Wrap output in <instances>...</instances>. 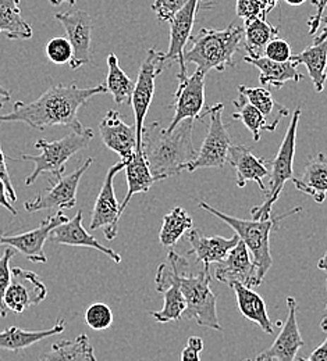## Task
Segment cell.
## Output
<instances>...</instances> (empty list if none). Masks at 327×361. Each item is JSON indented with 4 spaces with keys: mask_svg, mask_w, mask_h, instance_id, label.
<instances>
[{
    "mask_svg": "<svg viewBox=\"0 0 327 361\" xmlns=\"http://www.w3.org/2000/svg\"><path fill=\"white\" fill-rule=\"evenodd\" d=\"M321 32L318 35H315V39H314V44H321L323 41L327 39V16H323V20H322V24H321Z\"/></svg>",
    "mask_w": 327,
    "mask_h": 361,
    "instance_id": "47",
    "label": "cell"
},
{
    "mask_svg": "<svg viewBox=\"0 0 327 361\" xmlns=\"http://www.w3.org/2000/svg\"><path fill=\"white\" fill-rule=\"evenodd\" d=\"M278 1H279V0H268V4H269V10H270V11H272V10H273V8L278 6Z\"/></svg>",
    "mask_w": 327,
    "mask_h": 361,
    "instance_id": "52",
    "label": "cell"
},
{
    "mask_svg": "<svg viewBox=\"0 0 327 361\" xmlns=\"http://www.w3.org/2000/svg\"><path fill=\"white\" fill-rule=\"evenodd\" d=\"M93 139H94V131L91 128H85V131L81 134L71 133L53 142H49L47 139H40L38 142H35V147L41 150V154L38 156L23 154L20 159L10 157V160L11 161L27 160L34 163V171L25 180L27 186L32 185L35 180H38V177H41L45 173H50L56 178H60L66 173L67 161L78 152L88 147Z\"/></svg>",
    "mask_w": 327,
    "mask_h": 361,
    "instance_id": "6",
    "label": "cell"
},
{
    "mask_svg": "<svg viewBox=\"0 0 327 361\" xmlns=\"http://www.w3.org/2000/svg\"><path fill=\"white\" fill-rule=\"evenodd\" d=\"M38 361H96L94 348L87 335L81 334L74 339H66L52 345Z\"/></svg>",
    "mask_w": 327,
    "mask_h": 361,
    "instance_id": "30",
    "label": "cell"
},
{
    "mask_svg": "<svg viewBox=\"0 0 327 361\" xmlns=\"http://www.w3.org/2000/svg\"><path fill=\"white\" fill-rule=\"evenodd\" d=\"M105 87L112 93L117 104H130L133 99V92L136 82L120 68L119 59L114 53L107 56V77Z\"/></svg>",
    "mask_w": 327,
    "mask_h": 361,
    "instance_id": "33",
    "label": "cell"
},
{
    "mask_svg": "<svg viewBox=\"0 0 327 361\" xmlns=\"http://www.w3.org/2000/svg\"><path fill=\"white\" fill-rule=\"evenodd\" d=\"M126 177H127V195L124 197V200L120 203V212L123 214V212L126 210V207L129 206L130 200L133 199L134 195H140V193H148L149 189L159 180H163L159 177H155L150 170L149 166L143 157L142 150H136L134 154L131 156V159L126 163Z\"/></svg>",
    "mask_w": 327,
    "mask_h": 361,
    "instance_id": "24",
    "label": "cell"
},
{
    "mask_svg": "<svg viewBox=\"0 0 327 361\" xmlns=\"http://www.w3.org/2000/svg\"><path fill=\"white\" fill-rule=\"evenodd\" d=\"M14 255H16V250L13 247H7L0 257V310L4 317L7 314V307L4 306V293L11 281L10 262L14 257Z\"/></svg>",
    "mask_w": 327,
    "mask_h": 361,
    "instance_id": "39",
    "label": "cell"
},
{
    "mask_svg": "<svg viewBox=\"0 0 327 361\" xmlns=\"http://www.w3.org/2000/svg\"><path fill=\"white\" fill-rule=\"evenodd\" d=\"M54 18L63 25L67 39L73 47V59L70 67L77 70L93 60V18L84 10H70L57 13Z\"/></svg>",
    "mask_w": 327,
    "mask_h": 361,
    "instance_id": "13",
    "label": "cell"
},
{
    "mask_svg": "<svg viewBox=\"0 0 327 361\" xmlns=\"http://www.w3.org/2000/svg\"><path fill=\"white\" fill-rule=\"evenodd\" d=\"M291 46L288 45V42H285L281 38L273 39L269 45L265 49V56L266 59L272 60V61H278V63H287L291 60Z\"/></svg>",
    "mask_w": 327,
    "mask_h": 361,
    "instance_id": "41",
    "label": "cell"
},
{
    "mask_svg": "<svg viewBox=\"0 0 327 361\" xmlns=\"http://www.w3.org/2000/svg\"><path fill=\"white\" fill-rule=\"evenodd\" d=\"M186 3L187 0H155L152 3V10L160 21L170 23Z\"/></svg>",
    "mask_w": 327,
    "mask_h": 361,
    "instance_id": "40",
    "label": "cell"
},
{
    "mask_svg": "<svg viewBox=\"0 0 327 361\" xmlns=\"http://www.w3.org/2000/svg\"><path fill=\"white\" fill-rule=\"evenodd\" d=\"M321 328L327 334V318H323L321 322ZM298 361H327V338L326 341L318 346L309 357H298Z\"/></svg>",
    "mask_w": 327,
    "mask_h": 361,
    "instance_id": "45",
    "label": "cell"
},
{
    "mask_svg": "<svg viewBox=\"0 0 327 361\" xmlns=\"http://www.w3.org/2000/svg\"><path fill=\"white\" fill-rule=\"evenodd\" d=\"M239 93H242L251 104H254L266 120V131H276L281 118L290 116V110L281 106L275 100L272 93L265 88H248L245 85H238Z\"/></svg>",
    "mask_w": 327,
    "mask_h": 361,
    "instance_id": "28",
    "label": "cell"
},
{
    "mask_svg": "<svg viewBox=\"0 0 327 361\" xmlns=\"http://www.w3.org/2000/svg\"><path fill=\"white\" fill-rule=\"evenodd\" d=\"M7 157L4 156L3 150H1V145H0V180L4 182L6 185V189H7V196L11 202H16L17 200V195H16V190L13 188V183L10 180V176H8V170H7Z\"/></svg>",
    "mask_w": 327,
    "mask_h": 361,
    "instance_id": "44",
    "label": "cell"
},
{
    "mask_svg": "<svg viewBox=\"0 0 327 361\" xmlns=\"http://www.w3.org/2000/svg\"><path fill=\"white\" fill-rule=\"evenodd\" d=\"M49 3H50L52 6H60V4H63V3H69V6H76L77 0H49Z\"/></svg>",
    "mask_w": 327,
    "mask_h": 361,
    "instance_id": "49",
    "label": "cell"
},
{
    "mask_svg": "<svg viewBox=\"0 0 327 361\" xmlns=\"http://www.w3.org/2000/svg\"><path fill=\"white\" fill-rule=\"evenodd\" d=\"M47 56L49 60L54 64H70L73 59V47L70 45L67 38L57 37L47 42Z\"/></svg>",
    "mask_w": 327,
    "mask_h": 361,
    "instance_id": "38",
    "label": "cell"
},
{
    "mask_svg": "<svg viewBox=\"0 0 327 361\" xmlns=\"http://www.w3.org/2000/svg\"><path fill=\"white\" fill-rule=\"evenodd\" d=\"M223 109L225 106L222 103L205 109L202 120L206 116L209 117L208 134L196 159L186 167L188 173H194L199 169H223L227 163L229 150L232 147V136L222 118Z\"/></svg>",
    "mask_w": 327,
    "mask_h": 361,
    "instance_id": "8",
    "label": "cell"
},
{
    "mask_svg": "<svg viewBox=\"0 0 327 361\" xmlns=\"http://www.w3.org/2000/svg\"><path fill=\"white\" fill-rule=\"evenodd\" d=\"M326 80H327V71H326Z\"/></svg>",
    "mask_w": 327,
    "mask_h": 361,
    "instance_id": "55",
    "label": "cell"
},
{
    "mask_svg": "<svg viewBox=\"0 0 327 361\" xmlns=\"http://www.w3.org/2000/svg\"><path fill=\"white\" fill-rule=\"evenodd\" d=\"M215 278L222 283H227L229 286L241 283L251 289L262 283L258 278L251 253L241 240L234 246L223 262L218 263Z\"/></svg>",
    "mask_w": 327,
    "mask_h": 361,
    "instance_id": "17",
    "label": "cell"
},
{
    "mask_svg": "<svg viewBox=\"0 0 327 361\" xmlns=\"http://www.w3.org/2000/svg\"><path fill=\"white\" fill-rule=\"evenodd\" d=\"M69 221V217L63 212H57L49 216L41 226L32 231L23 232L18 235H3L0 233V245L13 247L16 252L24 255L32 263H47V257L44 252V246L49 240L50 232L57 226Z\"/></svg>",
    "mask_w": 327,
    "mask_h": 361,
    "instance_id": "15",
    "label": "cell"
},
{
    "mask_svg": "<svg viewBox=\"0 0 327 361\" xmlns=\"http://www.w3.org/2000/svg\"><path fill=\"white\" fill-rule=\"evenodd\" d=\"M47 295V285L38 274L16 267L11 270V281L4 293V306L14 313H23L42 303Z\"/></svg>",
    "mask_w": 327,
    "mask_h": 361,
    "instance_id": "14",
    "label": "cell"
},
{
    "mask_svg": "<svg viewBox=\"0 0 327 361\" xmlns=\"http://www.w3.org/2000/svg\"><path fill=\"white\" fill-rule=\"evenodd\" d=\"M301 109L297 107L292 113L291 123L287 128V133L283 139L280 149L270 161V174H269V186H266V199L261 206H256L251 210L252 220L268 219L272 216V207L279 200L283 188L287 180H294V156H295V145H297V131L298 123L301 118Z\"/></svg>",
    "mask_w": 327,
    "mask_h": 361,
    "instance_id": "7",
    "label": "cell"
},
{
    "mask_svg": "<svg viewBox=\"0 0 327 361\" xmlns=\"http://www.w3.org/2000/svg\"><path fill=\"white\" fill-rule=\"evenodd\" d=\"M83 210H78L76 217L69 220L67 223L54 228L50 232L49 240L57 245L66 246H78V247H90L95 249L106 256H109L114 263H121V256L116 253L113 249L103 246L97 239L90 235V232L83 226Z\"/></svg>",
    "mask_w": 327,
    "mask_h": 361,
    "instance_id": "21",
    "label": "cell"
},
{
    "mask_svg": "<svg viewBox=\"0 0 327 361\" xmlns=\"http://www.w3.org/2000/svg\"><path fill=\"white\" fill-rule=\"evenodd\" d=\"M285 3H288L290 6H301L304 4L307 0H284Z\"/></svg>",
    "mask_w": 327,
    "mask_h": 361,
    "instance_id": "51",
    "label": "cell"
},
{
    "mask_svg": "<svg viewBox=\"0 0 327 361\" xmlns=\"http://www.w3.org/2000/svg\"><path fill=\"white\" fill-rule=\"evenodd\" d=\"M99 134L106 147L117 153L124 163L131 159L137 149L136 126L126 124L116 110H109L99 123Z\"/></svg>",
    "mask_w": 327,
    "mask_h": 361,
    "instance_id": "19",
    "label": "cell"
},
{
    "mask_svg": "<svg viewBox=\"0 0 327 361\" xmlns=\"http://www.w3.org/2000/svg\"><path fill=\"white\" fill-rule=\"evenodd\" d=\"M227 161L235 170L238 188H244L248 182H255L259 185L262 192L266 193L263 180L270 174V163L266 159L256 157L248 146L232 145Z\"/></svg>",
    "mask_w": 327,
    "mask_h": 361,
    "instance_id": "20",
    "label": "cell"
},
{
    "mask_svg": "<svg viewBox=\"0 0 327 361\" xmlns=\"http://www.w3.org/2000/svg\"><path fill=\"white\" fill-rule=\"evenodd\" d=\"M318 269L327 272V253L318 262Z\"/></svg>",
    "mask_w": 327,
    "mask_h": 361,
    "instance_id": "50",
    "label": "cell"
},
{
    "mask_svg": "<svg viewBox=\"0 0 327 361\" xmlns=\"http://www.w3.org/2000/svg\"><path fill=\"white\" fill-rule=\"evenodd\" d=\"M187 239L191 245L188 255H194L195 260L203 266L223 262L230 250L239 242V238L234 235L226 239L223 236H206L199 229L192 228L187 232Z\"/></svg>",
    "mask_w": 327,
    "mask_h": 361,
    "instance_id": "22",
    "label": "cell"
},
{
    "mask_svg": "<svg viewBox=\"0 0 327 361\" xmlns=\"http://www.w3.org/2000/svg\"><path fill=\"white\" fill-rule=\"evenodd\" d=\"M244 61L259 70L261 73L259 80L262 85H272L275 88H283V85L288 81L299 82L302 80V74L297 70L298 64L294 61L278 63L266 57L251 59L248 56L244 57Z\"/></svg>",
    "mask_w": 327,
    "mask_h": 361,
    "instance_id": "25",
    "label": "cell"
},
{
    "mask_svg": "<svg viewBox=\"0 0 327 361\" xmlns=\"http://www.w3.org/2000/svg\"><path fill=\"white\" fill-rule=\"evenodd\" d=\"M233 106L235 107V111L233 113L234 120H239L248 131L254 136V140L261 139V133L262 130L266 131V120L261 114V111L249 103V100L239 93L238 99L233 100Z\"/></svg>",
    "mask_w": 327,
    "mask_h": 361,
    "instance_id": "35",
    "label": "cell"
},
{
    "mask_svg": "<svg viewBox=\"0 0 327 361\" xmlns=\"http://www.w3.org/2000/svg\"><path fill=\"white\" fill-rule=\"evenodd\" d=\"M326 312H327V305H326Z\"/></svg>",
    "mask_w": 327,
    "mask_h": 361,
    "instance_id": "57",
    "label": "cell"
},
{
    "mask_svg": "<svg viewBox=\"0 0 327 361\" xmlns=\"http://www.w3.org/2000/svg\"><path fill=\"white\" fill-rule=\"evenodd\" d=\"M279 35V28L269 24L265 18L244 21V42L248 57L259 59L265 56V49Z\"/></svg>",
    "mask_w": 327,
    "mask_h": 361,
    "instance_id": "29",
    "label": "cell"
},
{
    "mask_svg": "<svg viewBox=\"0 0 327 361\" xmlns=\"http://www.w3.org/2000/svg\"><path fill=\"white\" fill-rule=\"evenodd\" d=\"M126 163L120 161L112 166L105 177L100 192L96 197L94 210H93V220L90 229H99L102 228L107 240L116 239L119 233V221L121 217L120 203L117 202L114 193V177L124 170Z\"/></svg>",
    "mask_w": 327,
    "mask_h": 361,
    "instance_id": "12",
    "label": "cell"
},
{
    "mask_svg": "<svg viewBox=\"0 0 327 361\" xmlns=\"http://www.w3.org/2000/svg\"><path fill=\"white\" fill-rule=\"evenodd\" d=\"M299 64H304L308 70V74L312 80L314 88L316 92H322L325 88L327 68V39L321 44H314L298 54H292L291 60Z\"/></svg>",
    "mask_w": 327,
    "mask_h": 361,
    "instance_id": "31",
    "label": "cell"
},
{
    "mask_svg": "<svg viewBox=\"0 0 327 361\" xmlns=\"http://www.w3.org/2000/svg\"><path fill=\"white\" fill-rule=\"evenodd\" d=\"M85 321L95 331L107 329L113 324L112 309L105 303H94L85 312Z\"/></svg>",
    "mask_w": 327,
    "mask_h": 361,
    "instance_id": "37",
    "label": "cell"
},
{
    "mask_svg": "<svg viewBox=\"0 0 327 361\" xmlns=\"http://www.w3.org/2000/svg\"><path fill=\"white\" fill-rule=\"evenodd\" d=\"M66 329V321L59 319L52 328L42 331H25L18 326H10L0 332V349L10 352L24 350L47 338L59 335Z\"/></svg>",
    "mask_w": 327,
    "mask_h": 361,
    "instance_id": "27",
    "label": "cell"
},
{
    "mask_svg": "<svg viewBox=\"0 0 327 361\" xmlns=\"http://www.w3.org/2000/svg\"><path fill=\"white\" fill-rule=\"evenodd\" d=\"M188 269L189 263L187 259L182 257L176 271L179 288L187 302V309L182 319H195L201 326L223 331L216 309L218 296L210 289V266H203V270L195 275L188 274Z\"/></svg>",
    "mask_w": 327,
    "mask_h": 361,
    "instance_id": "5",
    "label": "cell"
},
{
    "mask_svg": "<svg viewBox=\"0 0 327 361\" xmlns=\"http://www.w3.org/2000/svg\"><path fill=\"white\" fill-rule=\"evenodd\" d=\"M163 53L159 51L156 47H150L146 53L145 60L141 64L138 78L134 87L133 92V99H131V107L134 110V117H136V131H137V149L136 150H142V131L145 127V117L148 114L149 106L152 103L153 94H155V82L156 78L163 73L166 68L163 64Z\"/></svg>",
    "mask_w": 327,
    "mask_h": 361,
    "instance_id": "9",
    "label": "cell"
},
{
    "mask_svg": "<svg viewBox=\"0 0 327 361\" xmlns=\"http://www.w3.org/2000/svg\"><path fill=\"white\" fill-rule=\"evenodd\" d=\"M0 206H3L6 210H8L13 216H17V210L11 206V203L8 200V196H7L6 185L1 180H0Z\"/></svg>",
    "mask_w": 327,
    "mask_h": 361,
    "instance_id": "46",
    "label": "cell"
},
{
    "mask_svg": "<svg viewBox=\"0 0 327 361\" xmlns=\"http://www.w3.org/2000/svg\"><path fill=\"white\" fill-rule=\"evenodd\" d=\"M203 350V341L199 336H191L187 346L182 352V361H201L199 353Z\"/></svg>",
    "mask_w": 327,
    "mask_h": 361,
    "instance_id": "42",
    "label": "cell"
},
{
    "mask_svg": "<svg viewBox=\"0 0 327 361\" xmlns=\"http://www.w3.org/2000/svg\"><path fill=\"white\" fill-rule=\"evenodd\" d=\"M232 288L235 292L237 305L241 314L246 319L258 324L265 334L272 335L275 332V328L270 321V317L268 314L265 300L251 288H246L241 283H234Z\"/></svg>",
    "mask_w": 327,
    "mask_h": 361,
    "instance_id": "26",
    "label": "cell"
},
{
    "mask_svg": "<svg viewBox=\"0 0 327 361\" xmlns=\"http://www.w3.org/2000/svg\"><path fill=\"white\" fill-rule=\"evenodd\" d=\"M295 188L305 195H309L316 203L322 204L326 200L327 156L318 153L308 159L301 178L292 180Z\"/></svg>",
    "mask_w": 327,
    "mask_h": 361,
    "instance_id": "23",
    "label": "cell"
},
{
    "mask_svg": "<svg viewBox=\"0 0 327 361\" xmlns=\"http://www.w3.org/2000/svg\"><path fill=\"white\" fill-rule=\"evenodd\" d=\"M326 289H327V282H326Z\"/></svg>",
    "mask_w": 327,
    "mask_h": 361,
    "instance_id": "56",
    "label": "cell"
},
{
    "mask_svg": "<svg viewBox=\"0 0 327 361\" xmlns=\"http://www.w3.org/2000/svg\"><path fill=\"white\" fill-rule=\"evenodd\" d=\"M199 207L206 210L208 213L213 214L223 223H226L230 228H233L235 235L239 238V240L246 246L249 250L254 264L256 267V274L259 281L262 282L266 272L270 270L273 264V259L270 255V233L273 229H278L279 223L283 219L302 212V207L292 209L283 216H270L268 219H261V220H241L233 216H227L215 207L209 206L205 202H199Z\"/></svg>",
    "mask_w": 327,
    "mask_h": 361,
    "instance_id": "4",
    "label": "cell"
},
{
    "mask_svg": "<svg viewBox=\"0 0 327 361\" xmlns=\"http://www.w3.org/2000/svg\"><path fill=\"white\" fill-rule=\"evenodd\" d=\"M206 4L203 3V6ZM203 6H202V0H187L184 7L170 21V45H169V50L163 53L162 60L165 67H169L176 61L180 64V73L177 75L179 81L188 77L187 64L184 61V51H186V46L191 41L192 28L196 21V16L203 8Z\"/></svg>",
    "mask_w": 327,
    "mask_h": 361,
    "instance_id": "11",
    "label": "cell"
},
{
    "mask_svg": "<svg viewBox=\"0 0 327 361\" xmlns=\"http://www.w3.org/2000/svg\"><path fill=\"white\" fill-rule=\"evenodd\" d=\"M311 4L316 7V13L308 20V27H309V35H315L316 31L321 28L323 13L327 7V0H311Z\"/></svg>",
    "mask_w": 327,
    "mask_h": 361,
    "instance_id": "43",
    "label": "cell"
},
{
    "mask_svg": "<svg viewBox=\"0 0 327 361\" xmlns=\"http://www.w3.org/2000/svg\"><path fill=\"white\" fill-rule=\"evenodd\" d=\"M205 77L206 74L195 71L192 75L179 81V87L174 93V117L169 126V131H173L180 123L186 120H202L205 111Z\"/></svg>",
    "mask_w": 327,
    "mask_h": 361,
    "instance_id": "16",
    "label": "cell"
},
{
    "mask_svg": "<svg viewBox=\"0 0 327 361\" xmlns=\"http://www.w3.org/2000/svg\"><path fill=\"white\" fill-rule=\"evenodd\" d=\"M21 0H0V34L8 39H30L31 25L21 13Z\"/></svg>",
    "mask_w": 327,
    "mask_h": 361,
    "instance_id": "32",
    "label": "cell"
},
{
    "mask_svg": "<svg viewBox=\"0 0 327 361\" xmlns=\"http://www.w3.org/2000/svg\"><path fill=\"white\" fill-rule=\"evenodd\" d=\"M194 226L192 217L183 207H174L163 219V226L159 232V240L165 247H173Z\"/></svg>",
    "mask_w": 327,
    "mask_h": 361,
    "instance_id": "34",
    "label": "cell"
},
{
    "mask_svg": "<svg viewBox=\"0 0 327 361\" xmlns=\"http://www.w3.org/2000/svg\"><path fill=\"white\" fill-rule=\"evenodd\" d=\"M194 120L180 123L173 131L162 128L155 121L143 127L142 131V153L155 177L167 180L179 176L192 163L198 152L192 143Z\"/></svg>",
    "mask_w": 327,
    "mask_h": 361,
    "instance_id": "2",
    "label": "cell"
},
{
    "mask_svg": "<svg viewBox=\"0 0 327 361\" xmlns=\"http://www.w3.org/2000/svg\"><path fill=\"white\" fill-rule=\"evenodd\" d=\"M242 361H251V360H249V359H245V360H242Z\"/></svg>",
    "mask_w": 327,
    "mask_h": 361,
    "instance_id": "54",
    "label": "cell"
},
{
    "mask_svg": "<svg viewBox=\"0 0 327 361\" xmlns=\"http://www.w3.org/2000/svg\"><path fill=\"white\" fill-rule=\"evenodd\" d=\"M10 99H11L10 90H7L0 85V109H3L4 104H6L7 102H10Z\"/></svg>",
    "mask_w": 327,
    "mask_h": 361,
    "instance_id": "48",
    "label": "cell"
},
{
    "mask_svg": "<svg viewBox=\"0 0 327 361\" xmlns=\"http://www.w3.org/2000/svg\"><path fill=\"white\" fill-rule=\"evenodd\" d=\"M0 317H4V314H3V313H1V310H0Z\"/></svg>",
    "mask_w": 327,
    "mask_h": 361,
    "instance_id": "53",
    "label": "cell"
},
{
    "mask_svg": "<svg viewBox=\"0 0 327 361\" xmlns=\"http://www.w3.org/2000/svg\"><path fill=\"white\" fill-rule=\"evenodd\" d=\"M244 42V27L237 23L225 30L202 28L196 35L191 37L189 47L184 51L186 64L196 66V70L208 74L210 70L225 71L234 67V54Z\"/></svg>",
    "mask_w": 327,
    "mask_h": 361,
    "instance_id": "3",
    "label": "cell"
},
{
    "mask_svg": "<svg viewBox=\"0 0 327 361\" xmlns=\"http://www.w3.org/2000/svg\"><path fill=\"white\" fill-rule=\"evenodd\" d=\"M105 85L80 88L76 81L53 84L31 103L16 102L13 111L0 116V123H23L30 128L44 131L50 127H66L73 133H84L78 111L96 94L106 93Z\"/></svg>",
    "mask_w": 327,
    "mask_h": 361,
    "instance_id": "1",
    "label": "cell"
},
{
    "mask_svg": "<svg viewBox=\"0 0 327 361\" xmlns=\"http://www.w3.org/2000/svg\"><path fill=\"white\" fill-rule=\"evenodd\" d=\"M94 159L90 157L84 160V163L73 173L56 178V182H50L52 185L40 192L35 199L25 202L24 209L28 213H37L42 210L53 209H74L77 206V189L83 176L93 166Z\"/></svg>",
    "mask_w": 327,
    "mask_h": 361,
    "instance_id": "10",
    "label": "cell"
},
{
    "mask_svg": "<svg viewBox=\"0 0 327 361\" xmlns=\"http://www.w3.org/2000/svg\"><path fill=\"white\" fill-rule=\"evenodd\" d=\"M288 314L283 324L280 334L275 343L259 353L255 361H295L299 349L304 346V339L297 322V302L292 296L287 298Z\"/></svg>",
    "mask_w": 327,
    "mask_h": 361,
    "instance_id": "18",
    "label": "cell"
},
{
    "mask_svg": "<svg viewBox=\"0 0 327 361\" xmlns=\"http://www.w3.org/2000/svg\"><path fill=\"white\" fill-rule=\"evenodd\" d=\"M237 17L244 21H249L254 18H265L270 13L268 0H237L235 3Z\"/></svg>",
    "mask_w": 327,
    "mask_h": 361,
    "instance_id": "36",
    "label": "cell"
}]
</instances>
